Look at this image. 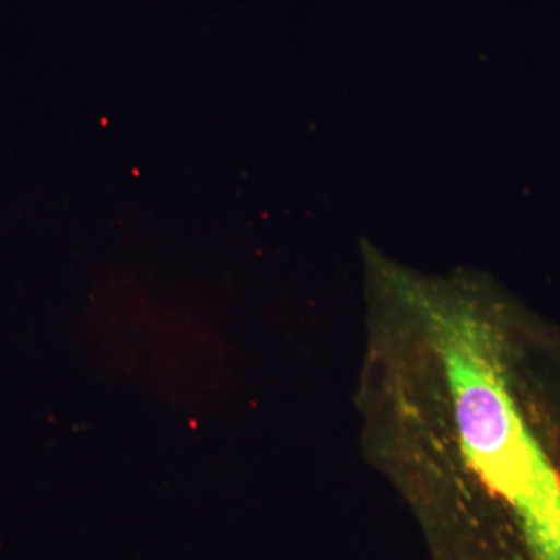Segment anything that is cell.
<instances>
[{
	"label": "cell",
	"instance_id": "6da1fadb",
	"mask_svg": "<svg viewBox=\"0 0 560 560\" xmlns=\"http://www.w3.org/2000/svg\"><path fill=\"white\" fill-rule=\"evenodd\" d=\"M355 404L372 467L445 560H480L510 526L560 560V463L522 371L521 320L488 291L382 271Z\"/></svg>",
	"mask_w": 560,
	"mask_h": 560
},
{
	"label": "cell",
	"instance_id": "7a4b0ae2",
	"mask_svg": "<svg viewBox=\"0 0 560 560\" xmlns=\"http://www.w3.org/2000/svg\"><path fill=\"white\" fill-rule=\"evenodd\" d=\"M106 324V352L121 371L164 399L184 405L212 400L221 381V350L212 335L171 311L135 302Z\"/></svg>",
	"mask_w": 560,
	"mask_h": 560
}]
</instances>
